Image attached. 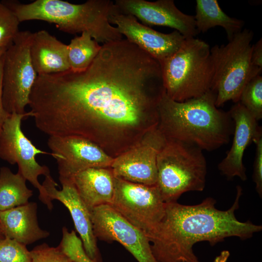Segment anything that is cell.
Listing matches in <instances>:
<instances>
[{
    "instance_id": "obj_1",
    "label": "cell",
    "mask_w": 262,
    "mask_h": 262,
    "mask_svg": "<svg viewBox=\"0 0 262 262\" xmlns=\"http://www.w3.org/2000/svg\"><path fill=\"white\" fill-rule=\"evenodd\" d=\"M163 89L160 62L123 38L84 70L38 75L29 106L41 131L84 138L114 159L158 126Z\"/></svg>"
},
{
    "instance_id": "obj_2",
    "label": "cell",
    "mask_w": 262,
    "mask_h": 262,
    "mask_svg": "<svg viewBox=\"0 0 262 262\" xmlns=\"http://www.w3.org/2000/svg\"><path fill=\"white\" fill-rule=\"evenodd\" d=\"M236 190L233 204L225 211L217 209L211 197L193 205L166 203L164 215L149 239L157 262H200L193 251L197 243L214 246L230 237L246 240L261 231V225L236 218L242 189L237 186Z\"/></svg>"
},
{
    "instance_id": "obj_3",
    "label": "cell",
    "mask_w": 262,
    "mask_h": 262,
    "mask_svg": "<svg viewBox=\"0 0 262 262\" xmlns=\"http://www.w3.org/2000/svg\"><path fill=\"white\" fill-rule=\"evenodd\" d=\"M216 95L210 90L183 102L172 99L164 89L159 98L158 128L166 139H174L207 151L228 144L233 120L229 112L215 105Z\"/></svg>"
},
{
    "instance_id": "obj_4",
    "label": "cell",
    "mask_w": 262,
    "mask_h": 262,
    "mask_svg": "<svg viewBox=\"0 0 262 262\" xmlns=\"http://www.w3.org/2000/svg\"><path fill=\"white\" fill-rule=\"evenodd\" d=\"M20 22L33 20L53 23L61 31L74 34L87 32L103 44L123 39L109 21L118 8L110 0H88L76 4L61 0H36L29 3L2 0Z\"/></svg>"
},
{
    "instance_id": "obj_5",
    "label": "cell",
    "mask_w": 262,
    "mask_h": 262,
    "mask_svg": "<svg viewBox=\"0 0 262 262\" xmlns=\"http://www.w3.org/2000/svg\"><path fill=\"white\" fill-rule=\"evenodd\" d=\"M210 49L203 40L186 38L178 51L160 63L163 86L170 98L183 102L211 90L213 68Z\"/></svg>"
},
{
    "instance_id": "obj_6",
    "label": "cell",
    "mask_w": 262,
    "mask_h": 262,
    "mask_svg": "<svg viewBox=\"0 0 262 262\" xmlns=\"http://www.w3.org/2000/svg\"><path fill=\"white\" fill-rule=\"evenodd\" d=\"M158 186L165 203L177 202L183 193L202 191L207 162L202 150L180 141L166 139L157 158Z\"/></svg>"
},
{
    "instance_id": "obj_7",
    "label": "cell",
    "mask_w": 262,
    "mask_h": 262,
    "mask_svg": "<svg viewBox=\"0 0 262 262\" xmlns=\"http://www.w3.org/2000/svg\"><path fill=\"white\" fill-rule=\"evenodd\" d=\"M253 34L245 29L227 44L216 45L210 49L213 68L211 90L216 95L217 108L229 100L238 102L247 83L262 71L251 62Z\"/></svg>"
},
{
    "instance_id": "obj_8",
    "label": "cell",
    "mask_w": 262,
    "mask_h": 262,
    "mask_svg": "<svg viewBox=\"0 0 262 262\" xmlns=\"http://www.w3.org/2000/svg\"><path fill=\"white\" fill-rule=\"evenodd\" d=\"M33 33L19 31L3 55L2 102L9 114L25 113L37 77L30 57Z\"/></svg>"
},
{
    "instance_id": "obj_9",
    "label": "cell",
    "mask_w": 262,
    "mask_h": 262,
    "mask_svg": "<svg viewBox=\"0 0 262 262\" xmlns=\"http://www.w3.org/2000/svg\"><path fill=\"white\" fill-rule=\"evenodd\" d=\"M29 116H32L30 111L13 113L7 119L0 133V158L10 164H17L18 172L38 189L39 199L51 210L52 201L38 180L40 175H50V171L47 166L39 164L35 157L39 154H52L37 148L22 131L21 121Z\"/></svg>"
},
{
    "instance_id": "obj_10",
    "label": "cell",
    "mask_w": 262,
    "mask_h": 262,
    "mask_svg": "<svg viewBox=\"0 0 262 262\" xmlns=\"http://www.w3.org/2000/svg\"><path fill=\"white\" fill-rule=\"evenodd\" d=\"M165 205L157 185L135 183L115 177L110 205L149 240L164 215Z\"/></svg>"
},
{
    "instance_id": "obj_11",
    "label": "cell",
    "mask_w": 262,
    "mask_h": 262,
    "mask_svg": "<svg viewBox=\"0 0 262 262\" xmlns=\"http://www.w3.org/2000/svg\"><path fill=\"white\" fill-rule=\"evenodd\" d=\"M90 212L97 239L119 243L138 262H158L153 256L147 236L110 205L97 206Z\"/></svg>"
},
{
    "instance_id": "obj_12",
    "label": "cell",
    "mask_w": 262,
    "mask_h": 262,
    "mask_svg": "<svg viewBox=\"0 0 262 262\" xmlns=\"http://www.w3.org/2000/svg\"><path fill=\"white\" fill-rule=\"evenodd\" d=\"M165 141L158 126L148 131L135 146L114 159L110 168L114 176L133 183L156 185L157 158Z\"/></svg>"
},
{
    "instance_id": "obj_13",
    "label": "cell",
    "mask_w": 262,
    "mask_h": 262,
    "mask_svg": "<svg viewBox=\"0 0 262 262\" xmlns=\"http://www.w3.org/2000/svg\"><path fill=\"white\" fill-rule=\"evenodd\" d=\"M58 165L59 179H72L90 168H110L114 158L99 147L77 136H51L47 141Z\"/></svg>"
},
{
    "instance_id": "obj_14",
    "label": "cell",
    "mask_w": 262,
    "mask_h": 262,
    "mask_svg": "<svg viewBox=\"0 0 262 262\" xmlns=\"http://www.w3.org/2000/svg\"><path fill=\"white\" fill-rule=\"evenodd\" d=\"M109 21L129 42L157 60L160 63L170 57L181 47L186 39L178 31L169 33L156 31L139 22L132 15L118 10L109 17Z\"/></svg>"
},
{
    "instance_id": "obj_15",
    "label": "cell",
    "mask_w": 262,
    "mask_h": 262,
    "mask_svg": "<svg viewBox=\"0 0 262 262\" xmlns=\"http://www.w3.org/2000/svg\"><path fill=\"white\" fill-rule=\"evenodd\" d=\"M115 4L121 13L133 16L146 26L170 27L186 38L198 33L194 16L181 12L173 0H115Z\"/></svg>"
},
{
    "instance_id": "obj_16",
    "label": "cell",
    "mask_w": 262,
    "mask_h": 262,
    "mask_svg": "<svg viewBox=\"0 0 262 262\" xmlns=\"http://www.w3.org/2000/svg\"><path fill=\"white\" fill-rule=\"evenodd\" d=\"M59 180L62 186L60 190L56 188L58 184L50 175L45 177L42 185L51 201L57 200L68 210L87 256L94 262H101L89 210L80 196L72 180Z\"/></svg>"
},
{
    "instance_id": "obj_17",
    "label": "cell",
    "mask_w": 262,
    "mask_h": 262,
    "mask_svg": "<svg viewBox=\"0 0 262 262\" xmlns=\"http://www.w3.org/2000/svg\"><path fill=\"white\" fill-rule=\"evenodd\" d=\"M228 112L234 124L233 139L229 150L218 164V168L229 179L237 177L245 181L247 176L243 156L254 139L262 135V128L239 102L235 103Z\"/></svg>"
},
{
    "instance_id": "obj_18",
    "label": "cell",
    "mask_w": 262,
    "mask_h": 262,
    "mask_svg": "<svg viewBox=\"0 0 262 262\" xmlns=\"http://www.w3.org/2000/svg\"><path fill=\"white\" fill-rule=\"evenodd\" d=\"M0 227L5 237L26 246L49 236L39 226L37 204L33 202L0 212Z\"/></svg>"
},
{
    "instance_id": "obj_19",
    "label": "cell",
    "mask_w": 262,
    "mask_h": 262,
    "mask_svg": "<svg viewBox=\"0 0 262 262\" xmlns=\"http://www.w3.org/2000/svg\"><path fill=\"white\" fill-rule=\"evenodd\" d=\"M30 52L37 75L59 73L70 69L67 58V45L46 30L33 33Z\"/></svg>"
},
{
    "instance_id": "obj_20",
    "label": "cell",
    "mask_w": 262,
    "mask_h": 262,
    "mask_svg": "<svg viewBox=\"0 0 262 262\" xmlns=\"http://www.w3.org/2000/svg\"><path fill=\"white\" fill-rule=\"evenodd\" d=\"M72 180L89 211L101 205H111L115 191V176L111 168H90Z\"/></svg>"
},
{
    "instance_id": "obj_21",
    "label": "cell",
    "mask_w": 262,
    "mask_h": 262,
    "mask_svg": "<svg viewBox=\"0 0 262 262\" xmlns=\"http://www.w3.org/2000/svg\"><path fill=\"white\" fill-rule=\"evenodd\" d=\"M194 16L198 33L220 26L225 30L229 41L242 31L245 23L243 20L225 14L216 0H196V15Z\"/></svg>"
},
{
    "instance_id": "obj_22",
    "label": "cell",
    "mask_w": 262,
    "mask_h": 262,
    "mask_svg": "<svg viewBox=\"0 0 262 262\" xmlns=\"http://www.w3.org/2000/svg\"><path fill=\"white\" fill-rule=\"evenodd\" d=\"M26 181L18 172L13 173L5 166L0 168V212L29 202L33 193L27 187Z\"/></svg>"
},
{
    "instance_id": "obj_23",
    "label": "cell",
    "mask_w": 262,
    "mask_h": 262,
    "mask_svg": "<svg viewBox=\"0 0 262 262\" xmlns=\"http://www.w3.org/2000/svg\"><path fill=\"white\" fill-rule=\"evenodd\" d=\"M101 45L87 32L73 38L67 45V58L70 70L79 72L86 69L93 62Z\"/></svg>"
},
{
    "instance_id": "obj_24",
    "label": "cell",
    "mask_w": 262,
    "mask_h": 262,
    "mask_svg": "<svg viewBox=\"0 0 262 262\" xmlns=\"http://www.w3.org/2000/svg\"><path fill=\"white\" fill-rule=\"evenodd\" d=\"M239 102L257 121L262 118V77L260 75L247 83Z\"/></svg>"
},
{
    "instance_id": "obj_25",
    "label": "cell",
    "mask_w": 262,
    "mask_h": 262,
    "mask_svg": "<svg viewBox=\"0 0 262 262\" xmlns=\"http://www.w3.org/2000/svg\"><path fill=\"white\" fill-rule=\"evenodd\" d=\"M20 22L15 13L0 0V53L4 54L13 45L19 32Z\"/></svg>"
},
{
    "instance_id": "obj_26",
    "label": "cell",
    "mask_w": 262,
    "mask_h": 262,
    "mask_svg": "<svg viewBox=\"0 0 262 262\" xmlns=\"http://www.w3.org/2000/svg\"><path fill=\"white\" fill-rule=\"evenodd\" d=\"M0 262H31L26 246L5 237L0 241Z\"/></svg>"
},
{
    "instance_id": "obj_27",
    "label": "cell",
    "mask_w": 262,
    "mask_h": 262,
    "mask_svg": "<svg viewBox=\"0 0 262 262\" xmlns=\"http://www.w3.org/2000/svg\"><path fill=\"white\" fill-rule=\"evenodd\" d=\"M30 251L31 262H73L59 246H50L43 243Z\"/></svg>"
},
{
    "instance_id": "obj_28",
    "label": "cell",
    "mask_w": 262,
    "mask_h": 262,
    "mask_svg": "<svg viewBox=\"0 0 262 262\" xmlns=\"http://www.w3.org/2000/svg\"><path fill=\"white\" fill-rule=\"evenodd\" d=\"M256 152L253 164V179L256 190L260 197L262 196V135L254 139Z\"/></svg>"
},
{
    "instance_id": "obj_29",
    "label": "cell",
    "mask_w": 262,
    "mask_h": 262,
    "mask_svg": "<svg viewBox=\"0 0 262 262\" xmlns=\"http://www.w3.org/2000/svg\"><path fill=\"white\" fill-rule=\"evenodd\" d=\"M3 55L0 58V133L5 122L11 115L4 109L2 102V80Z\"/></svg>"
},
{
    "instance_id": "obj_30",
    "label": "cell",
    "mask_w": 262,
    "mask_h": 262,
    "mask_svg": "<svg viewBox=\"0 0 262 262\" xmlns=\"http://www.w3.org/2000/svg\"><path fill=\"white\" fill-rule=\"evenodd\" d=\"M252 65L257 68L262 70V39L252 45L251 51Z\"/></svg>"
},
{
    "instance_id": "obj_31",
    "label": "cell",
    "mask_w": 262,
    "mask_h": 262,
    "mask_svg": "<svg viewBox=\"0 0 262 262\" xmlns=\"http://www.w3.org/2000/svg\"><path fill=\"white\" fill-rule=\"evenodd\" d=\"M5 236L3 234L2 231V230L0 228V241L2 240V239H3L4 238H5Z\"/></svg>"
},
{
    "instance_id": "obj_32",
    "label": "cell",
    "mask_w": 262,
    "mask_h": 262,
    "mask_svg": "<svg viewBox=\"0 0 262 262\" xmlns=\"http://www.w3.org/2000/svg\"><path fill=\"white\" fill-rule=\"evenodd\" d=\"M222 259H221V256L219 257V258H217L216 260V262H222ZM226 262V261H224V262Z\"/></svg>"
},
{
    "instance_id": "obj_33",
    "label": "cell",
    "mask_w": 262,
    "mask_h": 262,
    "mask_svg": "<svg viewBox=\"0 0 262 262\" xmlns=\"http://www.w3.org/2000/svg\"><path fill=\"white\" fill-rule=\"evenodd\" d=\"M3 54H0V57H1Z\"/></svg>"
}]
</instances>
